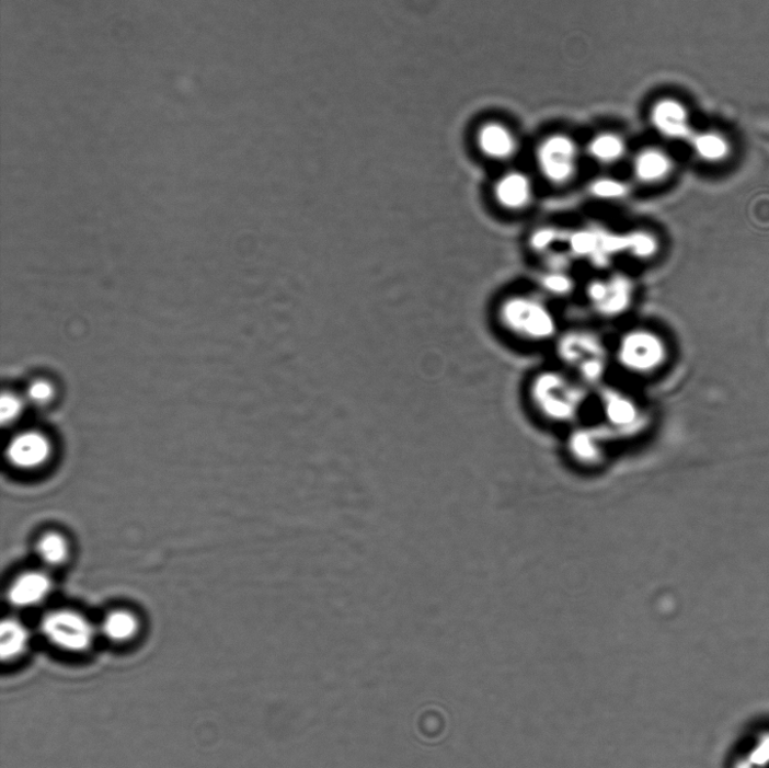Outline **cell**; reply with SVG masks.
<instances>
[{"mask_svg":"<svg viewBox=\"0 0 769 768\" xmlns=\"http://www.w3.org/2000/svg\"><path fill=\"white\" fill-rule=\"evenodd\" d=\"M500 325L510 335L528 343H547L559 334V322L551 307L530 294H514L497 308Z\"/></svg>","mask_w":769,"mask_h":768,"instance_id":"1","label":"cell"},{"mask_svg":"<svg viewBox=\"0 0 769 768\" xmlns=\"http://www.w3.org/2000/svg\"><path fill=\"white\" fill-rule=\"evenodd\" d=\"M615 354L623 369L636 375H647L665 366L669 357V345L657 331L635 328L621 335Z\"/></svg>","mask_w":769,"mask_h":768,"instance_id":"2","label":"cell"},{"mask_svg":"<svg viewBox=\"0 0 769 768\" xmlns=\"http://www.w3.org/2000/svg\"><path fill=\"white\" fill-rule=\"evenodd\" d=\"M579 149L569 136L544 139L537 150V165L544 181L555 187L572 184L579 173Z\"/></svg>","mask_w":769,"mask_h":768,"instance_id":"3","label":"cell"},{"mask_svg":"<svg viewBox=\"0 0 769 768\" xmlns=\"http://www.w3.org/2000/svg\"><path fill=\"white\" fill-rule=\"evenodd\" d=\"M558 352L565 363L585 377L596 378L605 369V346L593 333L577 331L562 336Z\"/></svg>","mask_w":769,"mask_h":768,"instance_id":"4","label":"cell"},{"mask_svg":"<svg viewBox=\"0 0 769 768\" xmlns=\"http://www.w3.org/2000/svg\"><path fill=\"white\" fill-rule=\"evenodd\" d=\"M493 197L496 205L512 214L529 210L536 202L537 188L532 177L523 171H508L494 183Z\"/></svg>","mask_w":769,"mask_h":768,"instance_id":"5","label":"cell"},{"mask_svg":"<svg viewBox=\"0 0 769 768\" xmlns=\"http://www.w3.org/2000/svg\"><path fill=\"white\" fill-rule=\"evenodd\" d=\"M45 634L56 644L69 651H83L92 640L89 622L76 614L60 611L49 615L44 623Z\"/></svg>","mask_w":769,"mask_h":768,"instance_id":"6","label":"cell"},{"mask_svg":"<svg viewBox=\"0 0 769 768\" xmlns=\"http://www.w3.org/2000/svg\"><path fill=\"white\" fill-rule=\"evenodd\" d=\"M632 289V283L622 276L600 278L592 283L587 297L595 309L606 316H615L631 303Z\"/></svg>","mask_w":769,"mask_h":768,"instance_id":"7","label":"cell"},{"mask_svg":"<svg viewBox=\"0 0 769 768\" xmlns=\"http://www.w3.org/2000/svg\"><path fill=\"white\" fill-rule=\"evenodd\" d=\"M652 123L662 136L672 140H690L695 134L690 114L682 104L674 100H664L654 106Z\"/></svg>","mask_w":769,"mask_h":768,"instance_id":"8","label":"cell"},{"mask_svg":"<svg viewBox=\"0 0 769 768\" xmlns=\"http://www.w3.org/2000/svg\"><path fill=\"white\" fill-rule=\"evenodd\" d=\"M674 161L664 150L646 148L639 151L632 161V176L641 185L655 186L669 180Z\"/></svg>","mask_w":769,"mask_h":768,"instance_id":"9","label":"cell"},{"mask_svg":"<svg viewBox=\"0 0 769 768\" xmlns=\"http://www.w3.org/2000/svg\"><path fill=\"white\" fill-rule=\"evenodd\" d=\"M49 440L39 433L26 432L18 435L8 449L12 465L22 469H33L44 465L50 457Z\"/></svg>","mask_w":769,"mask_h":768,"instance_id":"10","label":"cell"},{"mask_svg":"<svg viewBox=\"0 0 769 768\" xmlns=\"http://www.w3.org/2000/svg\"><path fill=\"white\" fill-rule=\"evenodd\" d=\"M478 147L485 157L496 161H507L518 150L514 135L498 124H490L481 128L478 135Z\"/></svg>","mask_w":769,"mask_h":768,"instance_id":"11","label":"cell"},{"mask_svg":"<svg viewBox=\"0 0 769 768\" xmlns=\"http://www.w3.org/2000/svg\"><path fill=\"white\" fill-rule=\"evenodd\" d=\"M51 588L49 577L43 573H27L12 585L9 599L15 606H31L45 599Z\"/></svg>","mask_w":769,"mask_h":768,"instance_id":"12","label":"cell"},{"mask_svg":"<svg viewBox=\"0 0 769 768\" xmlns=\"http://www.w3.org/2000/svg\"><path fill=\"white\" fill-rule=\"evenodd\" d=\"M587 151L595 163L611 167L625 157L627 144L616 134H601L590 140Z\"/></svg>","mask_w":769,"mask_h":768,"instance_id":"13","label":"cell"},{"mask_svg":"<svg viewBox=\"0 0 769 768\" xmlns=\"http://www.w3.org/2000/svg\"><path fill=\"white\" fill-rule=\"evenodd\" d=\"M733 768H769V727L757 732L733 761Z\"/></svg>","mask_w":769,"mask_h":768,"instance_id":"14","label":"cell"},{"mask_svg":"<svg viewBox=\"0 0 769 768\" xmlns=\"http://www.w3.org/2000/svg\"><path fill=\"white\" fill-rule=\"evenodd\" d=\"M690 141L695 152L707 161L721 160L731 150L727 139L718 131L696 133Z\"/></svg>","mask_w":769,"mask_h":768,"instance_id":"15","label":"cell"},{"mask_svg":"<svg viewBox=\"0 0 769 768\" xmlns=\"http://www.w3.org/2000/svg\"><path fill=\"white\" fill-rule=\"evenodd\" d=\"M27 634L24 628L12 620L5 621L0 628V654L3 660L18 656L24 650Z\"/></svg>","mask_w":769,"mask_h":768,"instance_id":"16","label":"cell"},{"mask_svg":"<svg viewBox=\"0 0 769 768\" xmlns=\"http://www.w3.org/2000/svg\"><path fill=\"white\" fill-rule=\"evenodd\" d=\"M630 186L615 177H599L592 182L589 193L594 198L605 202H623L629 197Z\"/></svg>","mask_w":769,"mask_h":768,"instance_id":"17","label":"cell"},{"mask_svg":"<svg viewBox=\"0 0 769 768\" xmlns=\"http://www.w3.org/2000/svg\"><path fill=\"white\" fill-rule=\"evenodd\" d=\"M137 631L136 619L127 612L118 611L110 615L104 622L105 634L113 640H126Z\"/></svg>","mask_w":769,"mask_h":768,"instance_id":"18","label":"cell"},{"mask_svg":"<svg viewBox=\"0 0 769 768\" xmlns=\"http://www.w3.org/2000/svg\"><path fill=\"white\" fill-rule=\"evenodd\" d=\"M37 553L46 563L58 565L66 560L68 547L61 536L51 534L38 541Z\"/></svg>","mask_w":769,"mask_h":768,"instance_id":"19","label":"cell"},{"mask_svg":"<svg viewBox=\"0 0 769 768\" xmlns=\"http://www.w3.org/2000/svg\"><path fill=\"white\" fill-rule=\"evenodd\" d=\"M627 240V249L632 256L645 260L652 259L658 251V241L655 236L646 231L631 232Z\"/></svg>","mask_w":769,"mask_h":768,"instance_id":"20","label":"cell"},{"mask_svg":"<svg viewBox=\"0 0 769 768\" xmlns=\"http://www.w3.org/2000/svg\"><path fill=\"white\" fill-rule=\"evenodd\" d=\"M22 412L21 400L13 394H4L0 400V421L3 424L14 422Z\"/></svg>","mask_w":769,"mask_h":768,"instance_id":"21","label":"cell"},{"mask_svg":"<svg viewBox=\"0 0 769 768\" xmlns=\"http://www.w3.org/2000/svg\"><path fill=\"white\" fill-rule=\"evenodd\" d=\"M54 390L51 386L44 381H38L33 383L28 389V397L34 403L43 405L47 403L53 397Z\"/></svg>","mask_w":769,"mask_h":768,"instance_id":"22","label":"cell"}]
</instances>
